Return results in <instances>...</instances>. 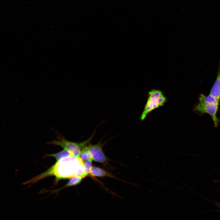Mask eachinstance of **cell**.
I'll return each instance as SVG.
<instances>
[{
  "label": "cell",
  "mask_w": 220,
  "mask_h": 220,
  "mask_svg": "<svg viewBox=\"0 0 220 220\" xmlns=\"http://www.w3.org/2000/svg\"><path fill=\"white\" fill-rule=\"evenodd\" d=\"M92 160H90L83 162L85 171L87 176L90 175V169L92 167Z\"/></svg>",
  "instance_id": "cell-11"
},
{
  "label": "cell",
  "mask_w": 220,
  "mask_h": 220,
  "mask_svg": "<svg viewBox=\"0 0 220 220\" xmlns=\"http://www.w3.org/2000/svg\"><path fill=\"white\" fill-rule=\"evenodd\" d=\"M79 157L83 162L90 160H93L86 146L81 149Z\"/></svg>",
  "instance_id": "cell-9"
},
{
  "label": "cell",
  "mask_w": 220,
  "mask_h": 220,
  "mask_svg": "<svg viewBox=\"0 0 220 220\" xmlns=\"http://www.w3.org/2000/svg\"><path fill=\"white\" fill-rule=\"evenodd\" d=\"M209 94L220 102V68L219 69L216 79L211 89Z\"/></svg>",
  "instance_id": "cell-6"
},
{
  "label": "cell",
  "mask_w": 220,
  "mask_h": 220,
  "mask_svg": "<svg viewBox=\"0 0 220 220\" xmlns=\"http://www.w3.org/2000/svg\"><path fill=\"white\" fill-rule=\"evenodd\" d=\"M55 177L57 183L62 179L70 178L79 176L83 178L87 176L82 160L79 157L70 156L63 157L58 160L44 172L25 182V184L34 183L49 176Z\"/></svg>",
  "instance_id": "cell-1"
},
{
  "label": "cell",
  "mask_w": 220,
  "mask_h": 220,
  "mask_svg": "<svg viewBox=\"0 0 220 220\" xmlns=\"http://www.w3.org/2000/svg\"><path fill=\"white\" fill-rule=\"evenodd\" d=\"M198 99V103L193 106V111L200 116L205 113L210 115L214 127H217L220 122V120L217 116L219 110L220 102L210 94L206 96L202 94L199 95Z\"/></svg>",
  "instance_id": "cell-2"
},
{
  "label": "cell",
  "mask_w": 220,
  "mask_h": 220,
  "mask_svg": "<svg viewBox=\"0 0 220 220\" xmlns=\"http://www.w3.org/2000/svg\"><path fill=\"white\" fill-rule=\"evenodd\" d=\"M166 101V97L161 91L157 90L150 91L147 102L141 116V119L144 120L150 112L163 106Z\"/></svg>",
  "instance_id": "cell-4"
},
{
  "label": "cell",
  "mask_w": 220,
  "mask_h": 220,
  "mask_svg": "<svg viewBox=\"0 0 220 220\" xmlns=\"http://www.w3.org/2000/svg\"><path fill=\"white\" fill-rule=\"evenodd\" d=\"M93 136L92 135L90 138L84 141L77 143L67 140L63 135L58 133L57 140L48 142L47 144L60 146L68 151L72 156L79 157L81 149L90 143Z\"/></svg>",
  "instance_id": "cell-3"
},
{
  "label": "cell",
  "mask_w": 220,
  "mask_h": 220,
  "mask_svg": "<svg viewBox=\"0 0 220 220\" xmlns=\"http://www.w3.org/2000/svg\"><path fill=\"white\" fill-rule=\"evenodd\" d=\"M104 144L101 141L97 144L92 145L90 143L86 146L92 157L93 160L103 164H106L108 159L103 151Z\"/></svg>",
  "instance_id": "cell-5"
},
{
  "label": "cell",
  "mask_w": 220,
  "mask_h": 220,
  "mask_svg": "<svg viewBox=\"0 0 220 220\" xmlns=\"http://www.w3.org/2000/svg\"><path fill=\"white\" fill-rule=\"evenodd\" d=\"M83 178L79 176H75L69 178L66 185L63 188L79 184Z\"/></svg>",
  "instance_id": "cell-10"
},
{
  "label": "cell",
  "mask_w": 220,
  "mask_h": 220,
  "mask_svg": "<svg viewBox=\"0 0 220 220\" xmlns=\"http://www.w3.org/2000/svg\"><path fill=\"white\" fill-rule=\"evenodd\" d=\"M70 156H72L70 153L67 150L64 149L56 153L46 154L45 157H53L55 158L56 161H57L63 157Z\"/></svg>",
  "instance_id": "cell-8"
},
{
  "label": "cell",
  "mask_w": 220,
  "mask_h": 220,
  "mask_svg": "<svg viewBox=\"0 0 220 220\" xmlns=\"http://www.w3.org/2000/svg\"><path fill=\"white\" fill-rule=\"evenodd\" d=\"M90 175L92 177H113L112 175L103 169L95 166H92L90 169Z\"/></svg>",
  "instance_id": "cell-7"
}]
</instances>
